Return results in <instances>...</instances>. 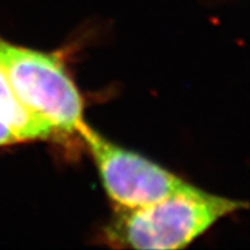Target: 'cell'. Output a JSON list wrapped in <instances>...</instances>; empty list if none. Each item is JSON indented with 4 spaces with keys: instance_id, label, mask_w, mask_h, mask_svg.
Listing matches in <instances>:
<instances>
[{
    "instance_id": "cell-5",
    "label": "cell",
    "mask_w": 250,
    "mask_h": 250,
    "mask_svg": "<svg viewBox=\"0 0 250 250\" xmlns=\"http://www.w3.org/2000/svg\"><path fill=\"white\" fill-rule=\"evenodd\" d=\"M22 143L21 138L4 122L0 120V147Z\"/></svg>"
},
{
    "instance_id": "cell-1",
    "label": "cell",
    "mask_w": 250,
    "mask_h": 250,
    "mask_svg": "<svg viewBox=\"0 0 250 250\" xmlns=\"http://www.w3.org/2000/svg\"><path fill=\"white\" fill-rule=\"evenodd\" d=\"M243 207H247L243 202L195 187L145 207L116 208L104 229V240L120 249H184L221 218Z\"/></svg>"
},
{
    "instance_id": "cell-3",
    "label": "cell",
    "mask_w": 250,
    "mask_h": 250,
    "mask_svg": "<svg viewBox=\"0 0 250 250\" xmlns=\"http://www.w3.org/2000/svg\"><path fill=\"white\" fill-rule=\"evenodd\" d=\"M77 134L88 147L102 185L116 208L145 207L195 188L145 156L112 143L86 122Z\"/></svg>"
},
{
    "instance_id": "cell-4",
    "label": "cell",
    "mask_w": 250,
    "mask_h": 250,
    "mask_svg": "<svg viewBox=\"0 0 250 250\" xmlns=\"http://www.w3.org/2000/svg\"><path fill=\"white\" fill-rule=\"evenodd\" d=\"M0 120L5 123L22 142L47 141L60 134L49 120L32 112L22 104L1 70H0Z\"/></svg>"
},
{
    "instance_id": "cell-2",
    "label": "cell",
    "mask_w": 250,
    "mask_h": 250,
    "mask_svg": "<svg viewBox=\"0 0 250 250\" xmlns=\"http://www.w3.org/2000/svg\"><path fill=\"white\" fill-rule=\"evenodd\" d=\"M0 70L26 107L60 134H77L84 123L83 100L59 56L0 37Z\"/></svg>"
}]
</instances>
